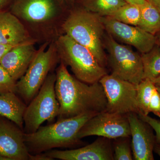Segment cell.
I'll return each instance as SVG.
<instances>
[{
    "label": "cell",
    "instance_id": "obj_27",
    "mask_svg": "<svg viewBox=\"0 0 160 160\" xmlns=\"http://www.w3.org/2000/svg\"><path fill=\"white\" fill-rule=\"evenodd\" d=\"M14 46L0 44V60L5 55V54L7 52L9 51L12 48L14 47Z\"/></svg>",
    "mask_w": 160,
    "mask_h": 160
},
{
    "label": "cell",
    "instance_id": "obj_28",
    "mask_svg": "<svg viewBox=\"0 0 160 160\" xmlns=\"http://www.w3.org/2000/svg\"><path fill=\"white\" fill-rule=\"evenodd\" d=\"M13 1L14 0H0V12L3 11V9L9 5L11 6Z\"/></svg>",
    "mask_w": 160,
    "mask_h": 160
},
{
    "label": "cell",
    "instance_id": "obj_24",
    "mask_svg": "<svg viewBox=\"0 0 160 160\" xmlns=\"http://www.w3.org/2000/svg\"><path fill=\"white\" fill-rule=\"evenodd\" d=\"M17 82L0 65V94L16 92Z\"/></svg>",
    "mask_w": 160,
    "mask_h": 160
},
{
    "label": "cell",
    "instance_id": "obj_5",
    "mask_svg": "<svg viewBox=\"0 0 160 160\" xmlns=\"http://www.w3.org/2000/svg\"><path fill=\"white\" fill-rule=\"evenodd\" d=\"M45 43L37 51L24 75L16 83V92L28 105L38 94L49 72L57 62L56 44Z\"/></svg>",
    "mask_w": 160,
    "mask_h": 160
},
{
    "label": "cell",
    "instance_id": "obj_2",
    "mask_svg": "<svg viewBox=\"0 0 160 160\" xmlns=\"http://www.w3.org/2000/svg\"><path fill=\"white\" fill-rule=\"evenodd\" d=\"M97 113L86 112L56 122L40 126L32 133H24V141L31 154L43 153L56 148L71 147L81 143L78 133L83 125Z\"/></svg>",
    "mask_w": 160,
    "mask_h": 160
},
{
    "label": "cell",
    "instance_id": "obj_16",
    "mask_svg": "<svg viewBox=\"0 0 160 160\" xmlns=\"http://www.w3.org/2000/svg\"><path fill=\"white\" fill-rule=\"evenodd\" d=\"M31 39L18 18L11 12H0V44L15 46Z\"/></svg>",
    "mask_w": 160,
    "mask_h": 160
},
{
    "label": "cell",
    "instance_id": "obj_25",
    "mask_svg": "<svg viewBox=\"0 0 160 160\" xmlns=\"http://www.w3.org/2000/svg\"><path fill=\"white\" fill-rule=\"evenodd\" d=\"M138 114L141 119L148 123L155 132L156 144L160 146V121L150 117L148 115H146L143 114L140 112Z\"/></svg>",
    "mask_w": 160,
    "mask_h": 160
},
{
    "label": "cell",
    "instance_id": "obj_10",
    "mask_svg": "<svg viewBox=\"0 0 160 160\" xmlns=\"http://www.w3.org/2000/svg\"><path fill=\"white\" fill-rule=\"evenodd\" d=\"M106 32L115 40L146 53L156 44V38L137 26L121 22L110 17H102Z\"/></svg>",
    "mask_w": 160,
    "mask_h": 160
},
{
    "label": "cell",
    "instance_id": "obj_7",
    "mask_svg": "<svg viewBox=\"0 0 160 160\" xmlns=\"http://www.w3.org/2000/svg\"><path fill=\"white\" fill-rule=\"evenodd\" d=\"M103 42L108 52L107 65L111 68V74L138 85L144 79L141 55L130 46L120 44L106 32Z\"/></svg>",
    "mask_w": 160,
    "mask_h": 160
},
{
    "label": "cell",
    "instance_id": "obj_22",
    "mask_svg": "<svg viewBox=\"0 0 160 160\" xmlns=\"http://www.w3.org/2000/svg\"><path fill=\"white\" fill-rule=\"evenodd\" d=\"M109 17L121 22L138 26L140 18V6L127 3L120 7Z\"/></svg>",
    "mask_w": 160,
    "mask_h": 160
},
{
    "label": "cell",
    "instance_id": "obj_34",
    "mask_svg": "<svg viewBox=\"0 0 160 160\" xmlns=\"http://www.w3.org/2000/svg\"><path fill=\"white\" fill-rule=\"evenodd\" d=\"M0 160H11V159L7 157L0 154Z\"/></svg>",
    "mask_w": 160,
    "mask_h": 160
},
{
    "label": "cell",
    "instance_id": "obj_35",
    "mask_svg": "<svg viewBox=\"0 0 160 160\" xmlns=\"http://www.w3.org/2000/svg\"><path fill=\"white\" fill-rule=\"evenodd\" d=\"M158 91L159 92L160 94V85H155Z\"/></svg>",
    "mask_w": 160,
    "mask_h": 160
},
{
    "label": "cell",
    "instance_id": "obj_30",
    "mask_svg": "<svg viewBox=\"0 0 160 160\" xmlns=\"http://www.w3.org/2000/svg\"><path fill=\"white\" fill-rule=\"evenodd\" d=\"M160 12V0H146Z\"/></svg>",
    "mask_w": 160,
    "mask_h": 160
},
{
    "label": "cell",
    "instance_id": "obj_20",
    "mask_svg": "<svg viewBox=\"0 0 160 160\" xmlns=\"http://www.w3.org/2000/svg\"><path fill=\"white\" fill-rule=\"evenodd\" d=\"M141 57L144 79L152 81L160 75V46L156 44L150 51L142 53Z\"/></svg>",
    "mask_w": 160,
    "mask_h": 160
},
{
    "label": "cell",
    "instance_id": "obj_19",
    "mask_svg": "<svg viewBox=\"0 0 160 160\" xmlns=\"http://www.w3.org/2000/svg\"><path fill=\"white\" fill-rule=\"evenodd\" d=\"M83 7L101 17H109L120 7L126 5L124 0H80Z\"/></svg>",
    "mask_w": 160,
    "mask_h": 160
},
{
    "label": "cell",
    "instance_id": "obj_3",
    "mask_svg": "<svg viewBox=\"0 0 160 160\" xmlns=\"http://www.w3.org/2000/svg\"><path fill=\"white\" fill-rule=\"evenodd\" d=\"M62 28L65 34L89 49L101 66H107L103 42L106 31L102 17L84 8L76 9L71 12Z\"/></svg>",
    "mask_w": 160,
    "mask_h": 160
},
{
    "label": "cell",
    "instance_id": "obj_31",
    "mask_svg": "<svg viewBox=\"0 0 160 160\" xmlns=\"http://www.w3.org/2000/svg\"><path fill=\"white\" fill-rule=\"evenodd\" d=\"M154 151L160 157V146L156 144L154 148Z\"/></svg>",
    "mask_w": 160,
    "mask_h": 160
},
{
    "label": "cell",
    "instance_id": "obj_36",
    "mask_svg": "<svg viewBox=\"0 0 160 160\" xmlns=\"http://www.w3.org/2000/svg\"><path fill=\"white\" fill-rule=\"evenodd\" d=\"M63 2H73L74 0H62Z\"/></svg>",
    "mask_w": 160,
    "mask_h": 160
},
{
    "label": "cell",
    "instance_id": "obj_4",
    "mask_svg": "<svg viewBox=\"0 0 160 160\" xmlns=\"http://www.w3.org/2000/svg\"><path fill=\"white\" fill-rule=\"evenodd\" d=\"M58 54L66 66H69L75 77L88 84L99 82L107 74L92 52L66 34L60 36L56 43Z\"/></svg>",
    "mask_w": 160,
    "mask_h": 160
},
{
    "label": "cell",
    "instance_id": "obj_14",
    "mask_svg": "<svg viewBox=\"0 0 160 160\" xmlns=\"http://www.w3.org/2000/svg\"><path fill=\"white\" fill-rule=\"evenodd\" d=\"M110 140L99 137L93 142L82 148L63 151L51 149L42 153L52 160H113Z\"/></svg>",
    "mask_w": 160,
    "mask_h": 160
},
{
    "label": "cell",
    "instance_id": "obj_33",
    "mask_svg": "<svg viewBox=\"0 0 160 160\" xmlns=\"http://www.w3.org/2000/svg\"><path fill=\"white\" fill-rule=\"evenodd\" d=\"M152 82L155 84V85H160V75L158 77L156 78L155 79L152 80Z\"/></svg>",
    "mask_w": 160,
    "mask_h": 160
},
{
    "label": "cell",
    "instance_id": "obj_21",
    "mask_svg": "<svg viewBox=\"0 0 160 160\" xmlns=\"http://www.w3.org/2000/svg\"><path fill=\"white\" fill-rule=\"evenodd\" d=\"M155 85L149 79H144L137 86V100L140 112L148 115L149 104Z\"/></svg>",
    "mask_w": 160,
    "mask_h": 160
},
{
    "label": "cell",
    "instance_id": "obj_26",
    "mask_svg": "<svg viewBox=\"0 0 160 160\" xmlns=\"http://www.w3.org/2000/svg\"><path fill=\"white\" fill-rule=\"evenodd\" d=\"M149 111L160 118V94L156 87L153 90L149 102Z\"/></svg>",
    "mask_w": 160,
    "mask_h": 160
},
{
    "label": "cell",
    "instance_id": "obj_17",
    "mask_svg": "<svg viewBox=\"0 0 160 160\" xmlns=\"http://www.w3.org/2000/svg\"><path fill=\"white\" fill-rule=\"evenodd\" d=\"M27 105L15 92L0 94V115L23 129V116Z\"/></svg>",
    "mask_w": 160,
    "mask_h": 160
},
{
    "label": "cell",
    "instance_id": "obj_18",
    "mask_svg": "<svg viewBox=\"0 0 160 160\" xmlns=\"http://www.w3.org/2000/svg\"><path fill=\"white\" fill-rule=\"evenodd\" d=\"M139 6L140 18L137 26L155 36L160 30V12L147 1Z\"/></svg>",
    "mask_w": 160,
    "mask_h": 160
},
{
    "label": "cell",
    "instance_id": "obj_29",
    "mask_svg": "<svg viewBox=\"0 0 160 160\" xmlns=\"http://www.w3.org/2000/svg\"><path fill=\"white\" fill-rule=\"evenodd\" d=\"M126 3L128 4H132L137 6H142L145 4L146 2V0H124Z\"/></svg>",
    "mask_w": 160,
    "mask_h": 160
},
{
    "label": "cell",
    "instance_id": "obj_9",
    "mask_svg": "<svg viewBox=\"0 0 160 160\" xmlns=\"http://www.w3.org/2000/svg\"><path fill=\"white\" fill-rule=\"evenodd\" d=\"M90 136L109 139L131 137L128 115L106 111L98 113L88 120L78 133L80 140Z\"/></svg>",
    "mask_w": 160,
    "mask_h": 160
},
{
    "label": "cell",
    "instance_id": "obj_11",
    "mask_svg": "<svg viewBox=\"0 0 160 160\" xmlns=\"http://www.w3.org/2000/svg\"><path fill=\"white\" fill-rule=\"evenodd\" d=\"M63 3L62 0H14L10 12L20 20L42 24L56 17Z\"/></svg>",
    "mask_w": 160,
    "mask_h": 160
},
{
    "label": "cell",
    "instance_id": "obj_1",
    "mask_svg": "<svg viewBox=\"0 0 160 160\" xmlns=\"http://www.w3.org/2000/svg\"><path fill=\"white\" fill-rule=\"evenodd\" d=\"M55 91L60 105L58 120L86 112L106 111L107 101L102 84H88L72 76L61 62L56 70Z\"/></svg>",
    "mask_w": 160,
    "mask_h": 160
},
{
    "label": "cell",
    "instance_id": "obj_32",
    "mask_svg": "<svg viewBox=\"0 0 160 160\" xmlns=\"http://www.w3.org/2000/svg\"><path fill=\"white\" fill-rule=\"evenodd\" d=\"M156 38V44L160 46V31L155 35Z\"/></svg>",
    "mask_w": 160,
    "mask_h": 160
},
{
    "label": "cell",
    "instance_id": "obj_13",
    "mask_svg": "<svg viewBox=\"0 0 160 160\" xmlns=\"http://www.w3.org/2000/svg\"><path fill=\"white\" fill-rule=\"evenodd\" d=\"M131 137V148L133 159L153 160V152L156 145L155 136L148 123L141 119L137 113L128 114Z\"/></svg>",
    "mask_w": 160,
    "mask_h": 160
},
{
    "label": "cell",
    "instance_id": "obj_15",
    "mask_svg": "<svg viewBox=\"0 0 160 160\" xmlns=\"http://www.w3.org/2000/svg\"><path fill=\"white\" fill-rule=\"evenodd\" d=\"M31 39L12 48L0 60V65L17 82L24 75L37 50Z\"/></svg>",
    "mask_w": 160,
    "mask_h": 160
},
{
    "label": "cell",
    "instance_id": "obj_23",
    "mask_svg": "<svg viewBox=\"0 0 160 160\" xmlns=\"http://www.w3.org/2000/svg\"><path fill=\"white\" fill-rule=\"evenodd\" d=\"M115 140L113 144L114 160H133L130 137L119 138Z\"/></svg>",
    "mask_w": 160,
    "mask_h": 160
},
{
    "label": "cell",
    "instance_id": "obj_12",
    "mask_svg": "<svg viewBox=\"0 0 160 160\" xmlns=\"http://www.w3.org/2000/svg\"><path fill=\"white\" fill-rule=\"evenodd\" d=\"M24 133L16 123L0 115V154L11 160H30Z\"/></svg>",
    "mask_w": 160,
    "mask_h": 160
},
{
    "label": "cell",
    "instance_id": "obj_8",
    "mask_svg": "<svg viewBox=\"0 0 160 160\" xmlns=\"http://www.w3.org/2000/svg\"><path fill=\"white\" fill-rule=\"evenodd\" d=\"M107 99L106 111L128 115L139 112L137 94V85L112 74H106L99 81Z\"/></svg>",
    "mask_w": 160,
    "mask_h": 160
},
{
    "label": "cell",
    "instance_id": "obj_6",
    "mask_svg": "<svg viewBox=\"0 0 160 160\" xmlns=\"http://www.w3.org/2000/svg\"><path fill=\"white\" fill-rule=\"evenodd\" d=\"M56 74L48 75L38 94L27 105L23 116L25 133L37 131L46 121L52 123L58 117L60 105L55 91Z\"/></svg>",
    "mask_w": 160,
    "mask_h": 160
}]
</instances>
